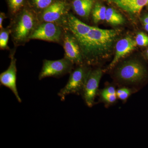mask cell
I'll list each match as a JSON object with an SVG mask.
<instances>
[{"label": "cell", "mask_w": 148, "mask_h": 148, "mask_svg": "<svg viewBox=\"0 0 148 148\" xmlns=\"http://www.w3.org/2000/svg\"><path fill=\"white\" fill-rule=\"evenodd\" d=\"M118 35L119 31L116 29L92 27L86 34L77 40L84 63L91 65L106 58Z\"/></svg>", "instance_id": "cell-1"}, {"label": "cell", "mask_w": 148, "mask_h": 148, "mask_svg": "<svg viewBox=\"0 0 148 148\" xmlns=\"http://www.w3.org/2000/svg\"><path fill=\"white\" fill-rule=\"evenodd\" d=\"M40 23L38 15L32 8L24 7L11 18L8 26L15 47L24 45Z\"/></svg>", "instance_id": "cell-2"}, {"label": "cell", "mask_w": 148, "mask_h": 148, "mask_svg": "<svg viewBox=\"0 0 148 148\" xmlns=\"http://www.w3.org/2000/svg\"><path fill=\"white\" fill-rule=\"evenodd\" d=\"M145 70L143 64L135 59L125 60L119 65L114 77L118 84L123 86H135L144 79Z\"/></svg>", "instance_id": "cell-3"}, {"label": "cell", "mask_w": 148, "mask_h": 148, "mask_svg": "<svg viewBox=\"0 0 148 148\" xmlns=\"http://www.w3.org/2000/svg\"><path fill=\"white\" fill-rule=\"evenodd\" d=\"M91 70L85 64L78 66L71 72L68 82L58 93L62 101L69 94H82L88 74Z\"/></svg>", "instance_id": "cell-4"}, {"label": "cell", "mask_w": 148, "mask_h": 148, "mask_svg": "<svg viewBox=\"0 0 148 148\" xmlns=\"http://www.w3.org/2000/svg\"><path fill=\"white\" fill-rule=\"evenodd\" d=\"M64 28L61 24L53 22H41L30 37V40H39L61 44Z\"/></svg>", "instance_id": "cell-5"}, {"label": "cell", "mask_w": 148, "mask_h": 148, "mask_svg": "<svg viewBox=\"0 0 148 148\" xmlns=\"http://www.w3.org/2000/svg\"><path fill=\"white\" fill-rule=\"evenodd\" d=\"M73 65L71 61L65 57L56 60L45 59L43 61L38 79L40 80L48 77L58 78L64 76L66 74L71 73Z\"/></svg>", "instance_id": "cell-6"}, {"label": "cell", "mask_w": 148, "mask_h": 148, "mask_svg": "<svg viewBox=\"0 0 148 148\" xmlns=\"http://www.w3.org/2000/svg\"><path fill=\"white\" fill-rule=\"evenodd\" d=\"M64 28L61 43L64 49V57L71 61L74 65L79 66L84 64L82 52L77 40L69 30L65 27Z\"/></svg>", "instance_id": "cell-7"}, {"label": "cell", "mask_w": 148, "mask_h": 148, "mask_svg": "<svg viewBox=\"0 0 148 148\" xmlns=\"http://www.w3.org/2000/svg\"><path fill=\"white\" fill-rule=\"evenodd\" d=\"M69 13L67 4L64 1H56L39 14L40 23L49 22L61 24Z\"/></svg>", "instance_id": "cell-8"}, {"label": "cell", "mask_w": 148, "mask_h": 148, "mask_svg": "<svg viewBox=\"0 0 148 148\" xmlns=\"http://www.w3.org/2000/svg\"><path fill=\"white\" fill-rule=\"evenodd\" d=\"M15 51V49L10 51L9 55L10 58V64L8 69L0 74V83L1 85L9 88L15 95L17 101L21 103L22 100L18 94L16 86L17 68L16 59L14 56Z\"/></svg>", "instance_id": "cell-9"}, {"label": "cell", "mask_w": 148, "mask_h": 148, "mask_svg": "<svg viewBox=\"0 0 148 148\" xmlns=\"http://www.w3.org/2000/svg\"><path fill=\"white\" fill-rule=\"evenodd\" d=\"M102 75V70L100 69H97L91 70L88 76L81 94L86 104L90 108L94 105Z\"/></svg>", "instance_id": "cell-10"}, {"label": "cell", "mask_w": 148, "mask_h": 148, "mask_svg": "<svg viewBox=\"0 0 148 148\" xmlns=\"http://www.w3.org/2000/svg\"><path fill=\"white\" fill-rule=\"evenodd\" d=\"M137 45L135 40L130 37L123 38L118 41L116 45L115 54L109 65V69H112L121 59L135 50Z\"/></svg>", "instance_id": "cell-11"}, {"label": "cell", "mask_w": 148, "mask_h": 148, "mask_svg": "<svg viewBox=\"0 0 148 148\" xmlns=\"http://www.w3.org/2000/svg\"><path fill=\"white\" fill-rule=\"evenodd\" d=\"M119 8L129 13H140L148 0H112Z\"/></svg>", "instance_id": "cell-12"}, {"label": "cell", "mask_w": 148, "mask_h": 148, "mask_svg": "<svg viewBox=\"0 0 148 148\" xmlns=\"http://www.w3.org/2000/svg\"><path fill=\"white\" fill-rule=\"evenodd\" d=\"M93 0H74L73 7L74 11L83 18H88L92 11Z\"/></svg>", "instance_id": "cell-13"}, {"label": "cell", "mask_w": 148, "mask_h": 148, "mask_svg": "<svg viewBox=\"0 0 148 148\" xmlns=\"http://www.w3.org/2000/svg\"><path fill=\"white\" fill-rule=\"evenodd\" d=\"M105 20L108 23L114 26L121 25L125 21L123 16L112 8L107 9Z\"/></svg>", "instance_id": "cell-14"}, {"label": "cell", "mask_w": 148, "mask_h": 148, "mask_svg": "<svg viewBox=\"0 0 148 148\" xmlns=\"http://www.w3.org/2000/svg\"><path fill=\"white\" fill-rule=\"evenodd\" d=\"M107 8L105 6L97 3L92 10V20L95 23H98L106 19Z\"/></svg>", "instance_id": "cell-15"}, {"label": "cell", "mask_w": 148, "mask_h": 148, "mask_svg": "<svg viewBox=\"0 0 148 148\" xmlns=\"http://www.w3.org/2000/svg\"><path fill=\"white\" fill-rule=\"evenodd\" d=\"M55 0H32V9L38 15L56 1Z\"/></svg>", "instance_id": "cell-16"}, {"label": "cell", "mask_w": 148, "mask_h": 148, "mask_svg": "<svg viewBox=\"0 0 148 148\" xmlns=\"http://www.w3.org/2000/svg\"><path fill=\"white\" fill-rule=\"evenodd\" d=\"M25 0H8L9 15L12 18L24 8Z\"/></svg>", "instance_id": "cell-17"}, {"label": "cell", "mask_w": 148, "mask_h": 148, "mask_svg": "<svg viewBox=\"0 0 148 148\" xmlns=\"http://www.w3.org/2000/svg\"><path fill=\"white\" fill-rule=\"evenodd\" d=\"M11 31L9 27L1 29L0 31V49L1 50H9L8 46L9 38Z\"/></svg>", "instance_id": "cell-18"}, {"label": "cell", "mask_w": 148, "mask_h": 148, "mask_svg": "<svg viewBox=\"0 0 148 148\" xmlns=\"http://www.w3.org/2000/svg\"><path fill=\"white\" fill-rule=\"evenodd\" d=\"M133 90L124 86L121 88L116 90V95L117 98L121 101H125L128 99L129 96L132 93Z\"/></svg>", "instance_id": "cell-19"}, {"label": "cell", "mask_w": 148, "mask_h": 148, "mask_svg": "<svg viewBox=\"0 0 148 148\" xmlns=\"http://www.w3.org/2000/svg\"><path fill=\"white\" fill-rule=\"evenodd\" d=\"M135 40L137 45L141 47L148 46V36L143 32L138 33Z\"/></svg>", "instance_id": "cell-20"}, {"label": "cell", "mask_w": 148, "mask_h": 148, "mask_svg": "<svg viewBox=\"0 0 148 148\" xmlns=\"http://www.w3.org/2000/svg\"><path fill=\"white\" fill-rule=\"evenodd\" d=\"M101 98L103 101L108 104H113L116 101L117 96L116 94H112L104 92L102 90L101 92Z\"/></svg>", "instance_id": "cell-21"}, {"label": "cell", "mask_w": 148, "mask_h": 148, "mask_svg": "<svg viewBox=\"0 0 148 148\" xmlns=\"http://www.w3.org/2000/svg\"><path fill=\"white\" fill-rule=\"evenodd\" d=\"M6 17L7 16L5 13L3 12H1L0 13V29H2L3 28V22Z\"/></svg>", "instance_id": "cell-22"}, {"label": "cell", "mask_w": 148, "mask_h": 148, "mask_svg": "<svg viewBox=\"0 0 148 148\" xmlns=\"http://www.w3.org/2000/svg\"><path fill=\"white\" fill-rule=\"evenodd\" d=\"M141 19L143 24H148V14L143 16Z\"/></svg>", "instance_id": "cell-23"}, {"label": "cell", "mask_w": 148, "mask_h": 148, "mask_svg": "<svg viewBox=\"0 0 148 148\" xmlns=\"http://www.w3.org/2000/svg\"><path fill=\"white\" fill-rule=\"evenodd\" d=\"M144 25L145 29L148 32V24H144Z\"/></svg>", "instance_id": "cell-24"}, {"label": "cell", "mask_w": 148, "mask_h": 148, "mask_svg": "<svg viewBox=\"0 0 148 148\" xmlns=\"http://www.w3.org/2000/svg\"><path fill=\"white\" fill-rule=\"evenodd\" d=\"M147 56H148V49H147Z\"/></svg>", "instance_id": "cell-25"}, {"label": "cell", "mask_w": 148, "mask_h": 148, "mask_svg": "<svg viewBox=\"0 0 148 148\" xmlns=\"http://www.w3.org/2000/svg\"></svg>", "instance_id": "cell-26"}]
</instances>
